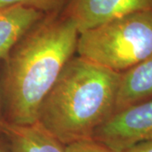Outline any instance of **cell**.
Instances as JSON below:
<instances>
[{"label":"cell","instance_id":"cell-1","mask_svg":"<svg viewBox=\"0 0 152 152\" xmlns=\"http://www.w3.org/2000/svg\"><path fill=\"white\" fill-rule=\"evenodd\" d=\"M79 35L68 17L47 15L15 45L6 59L8 123H37L44 100L76 52Z\"/></svg>","mask_w":152,"mask_h":152},{"label":"cell","instance_id":"cell-2","mask_svg":"<svg viewBox=\"0 0 152 152\" xmlns=\"http://www.w3.org/2000/svg\"><path fill=\"white\" fill-rule=\"evenodd\" d=\"M121 74L73 57L41 107L38 123L64 145L92 139L114 113Z\"/></svg>","mask_w":152,"mask_h":152},{"label":"cell","instance_id":"cell-3","mask_svg":"<svg viewBox=\"0 0 152 152\" xmlns=\"http://www.w3.org/2000/svg\"><path fill=\"white\" fill-rule=\"evenodd\" d=\"M76 52L114 72L129 70L152 57V10L132 13L80 33Z\"/></svg>","mask_w":152,"mask_h":152},{"label":"cell","instance_id":"cell-4","mask_svg":"<svg viewBox=\"0 0 152 152\" xmlns=\"http://www.w3.org/2000/svg\"><path fill=\"white\" fill-rule=\"evenodd\" d=\"M92 139L113 152L152 140V98L113 114L96 129Z\"/></svg>","mask_w":152,"mask_h":152},{"label":"cell","instance_id":"cell-5","mask_svg":"<svg viewBox=\"0 0 152 152\" xmlns=\"http://www.w3.org/2000/svg\"><path fill=\"white\" fill-rule=\"evenodd\" d=\"M147 10H152V0H68L64 15L81 33L114 19Z\"/></svg>","mask_w":152,"mask_h":152},{"label":"cell","instance_id":"cell-6","mask_svg":"<svg viewBox=\"0 0 152 152\" xmlns=\"http://www.w3.org/2000/svg\"><path fill=\"white\" fill-rule=\"evenodd\" d=\"M0 131L12 152H66V145L39 123L15 125L4 122Z\"/></svg>","mask_w":152,"mask_h":152},{"label":"cell","instance_id":"cell-7","mask_svg":"<svg viewBox=\"0 0 152 152\" xmlns=\"http://www.w3.org/2000/svg\"><path fill=\"white\" fill-rule=\"evenodd\" d=\"M45 16L22 6L0 8V58L7 59L15 45Z\"/></svg>","mask_w":152,"mask_h":152},{"label":"cell","instance_id":"cell-8","mask_svg":"<svg viewBox=\"0 0 152 152\" xmlns=\"http://www.w3.org/2000/svg\"><path fill=\"white\" fill-rule=\"evenodd\" d=\"M151 98L152 57L121 74L114 113Z\"/></svg>","mask_w":152,"mask_h":152},{"label":"cell","instance_id":"cell-9","mask_svg":"<svg viewBox=\"0 0 152 152\" xmlns=\"http://www.w3.org/2000/svg\"><path fill=\"white\" fill-rule=\"evenodd\" d=\"M68 0H0V8L22 6L41 12L44 15H58Z\"/></svg>","mask_w":152,"mask_h":152},{"label":"cell","instance_id":"cell-10","mask_svg":"<svg viewBox=\"0 0 152 152\" xmlns=\"http://www.w3.org/2000/svg\"><path fill=\"white\" fill-rule=\"evenodd\" d=\"M66 152H113L93 139L74 142L66 145Z\"/></svg>","mask_w":152,"mask_h":152},{"label":"cell","instance_id":"cell-11","mask_svg":"<svg viewBox=\"0 0 152 152\" xmlns=\"http://www.w3.org/2000/svg\"><path fill=\"white\" fill-rule=\"evenodd\" d=\"M123 152H152V140L140 142Z\"/></svg>","mask_w":152,"mask_h":152},{"label":"cell","instance_id":"cell-12","mask_svg":"<svg viewBox=\"0 0 152 152\" xmlns=\"http://www.w3.org/2000/svg\"><path fill=\"white\" fill-rule=\"evenodd\" d=\"M0 152H12L7 140L6 142L0 140Z\"/></svg>","mask_w":152,"mask_h":152},{"label":"cell","instance_id":"cell-13","mask_svg":"<svg viewBox=\"0 0 152 152\" xmlns=\"http://www.w3.org/2000/svg\"><path fill=\"white\" fill-rule=\"evenodd\" d=\"M4 123V121H2L1 120V118H0V128H1V126H2V124Z\"/></svg>","mask_w":152,"mask_h":152}]
</instances>
